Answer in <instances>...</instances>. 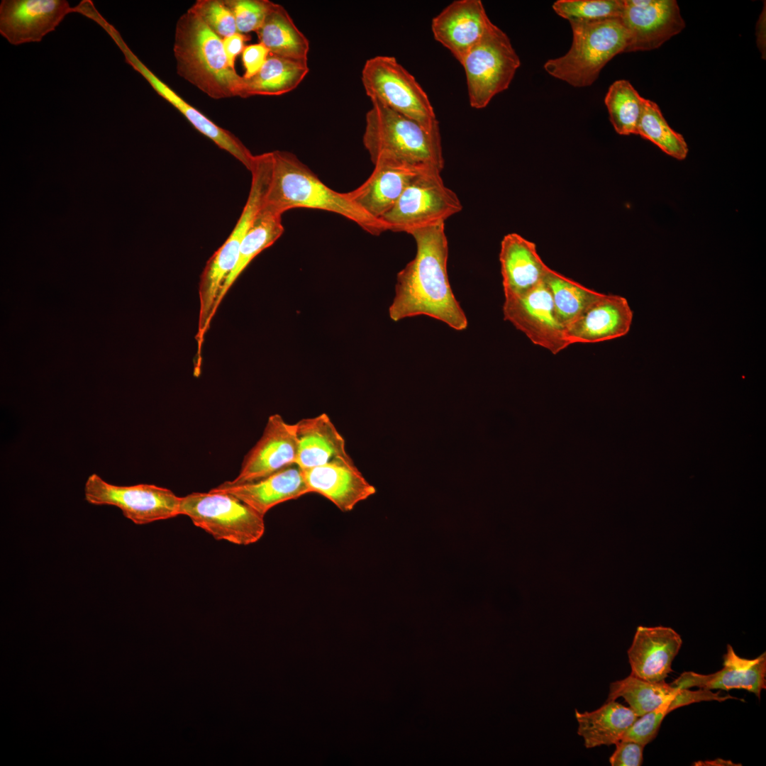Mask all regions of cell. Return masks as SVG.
Instances as JSON below:
<instances>
[{
    "label": "cell",
    "mask_w": 766,
    "mask_h": 766,
    "mask_svg": "<svg viewBox=\"0 0 766 766\" xmlns=\"http://www.w3.org/2000/svg\"><path fill=\"white\" fill-rule=\"evenodd\" d=\"M440 173L426 168L412 179L393 208L380 219L385 231L411 235L417 230L445 223L461 211L460 199L445 186Z\"/></svg>",
    "instance_id": "cell-8"
},
{
    "label": "cell",
    "mask_w": 766,
    "mask_h": 766,
    "mask_svg": "<svg viewBox=\"0 0 766 766\" xmlns=\"http://www.w3.org/2000/svg\"><path fill=\"white\" fill-rule=\"evenodd\" d=\"M256 33L271 55L307 60L309 41L282 5L273 3Z\"/></svg>",
    "instance_id": "cell-28"
},
{
    "label": "cell",
    "mask_w": 766,
    "mask_h": 766,
    "mask_svg": "<svg viewBox=\"0 0 766 766\" xmlns=\"http://www.w3.org/2000/svg\"><path fill=\"white\" fill-rule=\"evenodd\" d=\"M309 70L307 60L270 54L255 74L250 78L243 77L238 96L248 98L284 94L296 89Z\"/></svg>",
    "instance_id": "cell-27"
},
{
    "label": "cell",
    "mask_w": 766,
    "mask_h": 766,
    "mask_svg": "<svg viewBox=\"0 0 766 766\" xmlns=\"http://www.w3.org/2000/svg\"><path fill=\"white\" fill-rule=\"evenodd\" d=\"M609 757L611 766H640L643 762L645 746L634 741L621 740Z\"/></svg>",
    "instance_id": "cell-38"
},
{
    "label": "cell",
    "mask_w": 766,
    "mask_h": 766,
    "mask_svg": "<svg viewBox=\"0 0 766 766\" xmlns=\"http://www.w3.org/2000/svg\"><path fill=\"white\" fill-rule=\"evenodd\" d=\"M572 42L564 55L548 60L545 70L570 85L591 86L604 67L616 55L625 52L627 33L620 18L570 22Z\"/></svg>",
    "instance_id": "cell-5"
},
{
    "label": "cell",
    "mask_w": 766,
    "mask_h": 766,
    "mask_svg": "<svg viewBox=\"0 0 766 766\" xmlns=\"http://www.w3.org/2000/svg\"><path fill=\"white\" fill-rule=\"evenodd\" d=\"M464 68L470 104L486 107L494 96L507 89L521 65L506 33L493 23L460 62Z\"/></svg>",
    "instance_id": "cell-9"
},
{
    "label": "cell",
    "mask_w": 766,
    "mask_h": 766,
    "mask_svg": "<svg viewBox=\"0 0 766 766\" xmlns=\"http://www.w3.org/2000/svg\"><path fill=\"white\" fill-rule=\"evenodd\" d=\"M713 699L714 693L710 690L699 689L692 691L689 689H681L679 693L674 699L638 716L622 739L634 741L645 746L655 738L662 721L669 713L682 706L696 702L711 701Z\"/></svg>",
    "instance_id": "cell-33"
},
{
    "label": "cell",
    "mask_w": 766,
    "mask_h": 766,
    "mask_svg": "<svg viewBox=\"0 0 766 766\" xmlns=\"http://www.w3.org/2000/svg\"><path fill=\"white\" fill-rule=\"evenodd\" d=\"M681 688L665 681L651 682L631 675L611 682L606 701L622 697L638 716L650 712L674 699Z\"/></svg>",
    "instance_id": "cell-30"
},
{
    "label": "cell",
    "mask_w": 766,
    "mask_h": 766,
    "mask_svg": "<svg viewBox=\"0 0 766 766\" xmlns=\"http://www.w3.org/2000/svg\"><path fill=\"white\" fill-rule=\"evenodd\" d=\"M232 11L238 33L257 32L274 2L269 0H224Z\"/></svg>",
    "instance_id": "cell-37"
},
{
    "label": "cell",
    "mask_w": 766,
    "mask_h": 766,
    "mask_svg": "<svg viewBox=\"0 0 766 766\" xmlns=\"http://www.w3.org/2000/svg\"><path fill=\"white\" fill-rule=\"evenodd\" d=\"M553 9L569 22L619 18L623 0H558L554 2Z\"/></svg>",
    "instance_id": "cell-35"
},
{
    "label": "cell",
    "mask_w": 766,
    "mask_h": 766,
    "mask_svg": "<svg viewBox=\"0 0 766 766\" xmlns=\"http://www.w3.org/2000/svg\"><path fill=\"white\" fill-rule=\"evenodd\" d=\"M270 160L269 152L255 155L250 192L237 223L225 243L213 254L201 274L205 283L219 288L238 261L241 243L260 208L267 188Z\"/></svg>",
    "instance_id": "cell-15"
},
{
    "label": "cell",
    "mask_w": 766,
    "mask_h": 766,
    "mask_svg": "<svg viewBox=\"0 0 766 766\" xmlns=\"http://www.w3.org/2000/svg\"><path fill=\"white\" fill-rule=\"evenodd\" d=\"M633 316L626 298L603 294L565 328V336L570 345L621 338L629 332Z\"/></svg>",
    "instance_id": "cell-22"
},
{
    "label": "cell",
    "mask_w": 766,
    "mask_h": 766,
    "mask_svg": "<svg viewBox=\"0 0 766 766\" xmlns=\"http://www.w3.org/2000/svg\"><path fill=\"white\" fill-rule=\"evenodd\" d=\"M499 262L504 296L526 293L544 280L549 268L535 244L516 233L504 236Z\"/></svg>",
    "instance_id": "cell-24"
},
{
    "label": "cell",
    "mask_w": 766,
    "mask_h": 766,
    "mask_svg": "<svg viewBox=\"0 0 766 766\" xmlns=\"http://www.w3.org/2000/svg\"><path fill=\"white\" fill-rule=\"evenodd\" d=\"M361 79L371 101L417 121L429 131H440L427 94L394 57L377 55L367 60Z\"/></svg>",
    "instance_id": "cell-6"
},
{
    "label": "cell",
    "mask_w": 766,
    "mask_h": 766,
    "mask_svg": "<svg viewBox=\"0 0 766 766\" xmlns=\"http://www.w3.org/2000/svg\"><path fill=\"white\" fill-rule=\"evenodd\" d=\"M757 43L764 58L765 55V9L762 11L757 24Z\"/></svg>",
    "instance_id": "cell-41"
},
{
    "label": "cell",
    "mask_w": 766,
    "mask_h": 766,
    "mask_svg": "<svg viewBox=\"0 0 766 766\" xmlns=\"http://www.w3.org/2000/svg\"><path fill=\"white\" fill-rule=\"evenodd\" d=\"M104 30L123 52L126 62L140 73L160 96L175 107L199 133L212 140L219 148L228 152L250 171L255 155L234 134L216 125L157 77L133 53L113 25L107 23Z\"/></svg>",
    "instance_id": "cell-12"
},
{
    "label": "cell",
    "mask_w": 766,
    "mask_h": 766,
    "mask_svg": "<svg viewBox=\"0 0 766 766\" xmlns=\"http://www.w3.org/2000/svg\"><path fill=\"white\" fill-rule=\"evenodd\" d=\"M304 471L310 493H317L343 512L376 493L353 460L335 459Z\"/></svg>",
    "instance_id": "cell-21"
},
{
    "label": "cell",
    "mask_w": 766,
    "mask_h": 766,
    "mask_svg": "<svg viewBox=\"0 0 766 766\" xmlns=\"http://www.w3.org/2000/svg\"><path fill=\"white\" fill-rule=\"evenodd\" d=\"M544 282L550 292L556 316L565 328L603 295L550 268Z\"/></svg>",
    "instance_id": "cell-31"
},
{
    "label": "cell",
    "mask_w": 766,
    "mask_h": 766,
    "mask_svg": "<svg viewBox=\"0 0 766 766\" xmlns=\"http://www.w3.org/2000/svg\"><path fill=\"white\" fill-rule=\"evenodd\" d=\"M188 10L222 39L238 32L233 14L224 0H197Z\"/></svg>",
    "instance_id": "cell-36"
},
{
    "label": "cell",
    "mask_w": 766,
    "mask_h": 766,
    "mask_svg": "<svg viewBox=\"0 0 766 766\" xmlns=\"http://www.w3.org/2000/svg\"><path fill=\"white\" fill-rule=\"evenodd\" d=\"M295 424L298 444L296 464L303 470L335 459L352 460L344 438L326 413L302 418Z\"/></svg>",
    "instance_id": "cell-25"
},
{
    "label": "cell",
    "mask_w": 766,
    "mask_h": 766,
    "mask_svg": "<svg viewBox=\"0 0 766 766\" xmlns=\"http://www.w3.org/2000/svg\"><path fill=\"white\" fill-rule=\"evenodd\" d=\"M620 19L627 33L625 52L658 48L685 27L675 0H623Z\"/></svg>",
    "instance_id": "cell-13"
},
{
    "label": "cell",
    "mask_w": 766,
    "mask_h": 766,
    "mask_svg": "<svg viewBox=\"0 0 766 766\" xmlns=\"http://www.w3.org/2000/svg\"><path fill=\"white\" fill-rule=\"evenodd\" d=\"M723 660V667L716 672H684L671 684L681 689H745L760 698L762 690L766 689L765 652L754 659L743 658L728 644Z\"/></svg>",
    "instance_id": "cell-20"
},
{
    "label": "cell",
    "mask_w": 766,
    "mask_h": 766,
    "mask_svg": "<svg viewBox=\"0 0 766 766\" xmlns=\"http://www.w3.org/2000/svg\"><path fill=\"white\" fill-rule=\"evenodd\" d=\"M682 644L679 634L665 626H638L627 650L631 675L643 680L665 681Z\"/></svg>",
    "instance_id": "cell-19"
},
{
    "label": "cell",
    "mask_w": 766,
    "mask_h": 766,
    "mask_svg": "<svg viewBox=\"0 0 766 766\" xmlns=\"http://www.w3.org/2000/svg\"><path fill=\"white\" fill-rule=\"evenodd\" d=\"M372 104L365 115L362 143L373 164L387 161L442 172L445 161L440 131H429L378 102Z\"/></svg>",
    "instance_id": "cell-4"
},
{
    "label": "cell",
    "mask_w": 766,
    "mask_h": 766,
    "mask_svg": "<svg viewBox=\"0 0 766 766\" xmlns=\"http://www.w3.org/2000/svg\"><path fill=\"white\" fill-rule=\"evenodd\" d=\"M210 491L233 495L264 516L274 506L310 493L304 471L296 464L257 482L235 485L225 482Z\"/></svg>",
    "instance_id": "cell-23"
},
{
    "label": "cell",
    "mask_w": 766,
    "mask_h": 766,
    "mask_svg": "<svg viewBox=\"0 0 766 766\" xmlns=\"http://www.w3.org/2000/svg\"><path fill=\"white\" fill-rule=\"evenodd\" d=\"M694 765H716V766L717 765L718 766H720V765H740L734 764L733 762H732L730 760H723V759H721V758H717V759H716L714 760H709V761H704V762H701L700 761V762H694Z\"/></svg>",
    "instance_id": "cell-42"
},
{
    "label": "cell",
    "mask_w": 766,
    "mask_h": 766,
    "mask_svg": "<svg viewBox=\"0 0 766 766\" xmlns=\"http://www.w3.org/2000/svg\"><path fill=\"white\" fill-rule=\"evenodd\" d=\"M492 22L480 0H456L436 15L431 30L436 41L461 62Z\"/></svg>",
    "instance_id": "cell-18"
},
{
    "label": "cell",
    "mask_w": 766,
    "mask_h": 766,
    "mask_svg": "<svg viewBox=\"0 0 766 766\" xmlns=\"http://www.w3.org/2000/svg\"><path fill=\"white\" fill-rule=\"evenodd\" d=\"M270 55L269 50L261 43L250 44L242 52V62L245 69L243 78H250L264 65Z\"/></svg>",
    "instance_id": "cell-39"
},
{
    "label": "cell",
    "mask_w": 766,
    "mask_h": 766,
    "mask_svg": "<svg viewBox=\"0 0 766 766\" xmlns=\"http://www.w3.org/2000/svg\"><path fill=\"white\" fill-rule=\"evenodd\" d=\"M411 235L416 242V253L397 274L395 296L389 309L391 319L399 321L425 315L454 330H465L468 321L448 279L445 223L419 229Z\"/></svg>",
    "instance_id": "cell-1"
},
{
    "label": "cell",
    "mask_w": 766,
    "mask_h": 766,
    "mask_svg": "<svg viewBox=\"0 0 766 766\" xmlns=\"http://www.w3.org/2000/svg\"><path fill=\"white\" fill-rule=\"evenodd\" d=\"M636 135L677 160H684L687 155L689 149L684 137L669 126L658 105L650 99H643Z\"/></svg>",
    "instance_id": "cell-32"
},
{
    "label": "cell",
    "mask_w": 766,
    "mask_h": 766,
    "mask_svg": "<svg viewBox=\"0 0 766 766\" xmlns=\"http://www.w3.org/2000/svg\"><path fill=\"white\" fill-rule=\"evenodd\" d=\"M250 40V36L247 34L235 33V34L222 39L223 49L228 60L229 66L235 69V62L237 57L242 54L245 43Z\"/></svg>",
    "instance_id": "cell-40"
},
{
    "label": "cell",
    "mask_w": 766,
    "mask_h": 766,
    "mask_svg": "<svg viewBox=\"0 0 766 766\" xmlns=\"http://www.w3.org/2000/svg\"><path fill=\"white\" fill-rule=\"evenodd\" d=\"M643 99L628 80L615 81L609 87L604 103L617 133L636 135Z\"/></svg>",
    "instance_id": "cell-34"
},
{
    "label": "cell",
    "mask_w": 766,
    "mask_h": 766,
    "mask_svg": "<svg viewBox=\"0 0 766 766\" xmlns=\"http://www.w3.org/2000/svg\"><path fill=\"white\" fill-rule=\"evenodd\" d=\"M173 52L177 74L210 98L238 96L243 77L229 66L222 38L189 10L177 20Z\"/></svg>",
    "instance_id": "cell-3"
},
{
    "label": "cell",
    "mask_w": 766,
    "mask_h": 766,
    "mask_svg": "<svg viewBox=\"0 0 766 766\" xmlns=\"http://www.w3.org/2000/svg\"><path fill=\"white\" fill-rule=\"evenodd\" d=\"M282 214L262 204L256 213L240 247L238 261L226 279L216 306L240 273L263 250L272 245L284 233Z\"/></svg>",
    "instance_id": "cell-29"
},
{
    "label": "cell",
    "mask_w": 766,
    "mask_h": 766,
    "mask_svg": "<svg viewBox=\"0 0 766 766\" xmlns=\"http://www.w3.org/2000/svg\"><path fill=\"white\" fill-rule=\"evenodd\" d=\"M374 165L367 180L347 194L382 233L385 231L380 219L393 208L412 179L429 167L387 161H379Z\"/></svg>",
    "instance_id": "cell-17"
},
{
    "label": "cell",
    "mask_w": 766,
    "mask_h": 766,
    "mask_svg": "<svg viewBox=\"0 0 766 766\" xmlns=\"http://www.w3.org/2000/svg\"><path fill=\"white\" fill-rule=\"evenodd\" d=\"M270 169L263 204L283 214L297 208L319 209L340 215L366 232L379 235L378 227L352 201L346 193L325 184L293 153L270 152Z\"/></svg>",
    "instance_id": "cell-2"
},
{
    "label": "cell",
    "mask_w": 766,
    "mask_h": 766,
    "mask_svg": "<svg viewBox=\"0 0 766 766\" xmlns=\"http://www.w3.org/2000/svg\"><path fill=\"white\" fill-rule=\"evenodd\" d=\"M296 424L287 423L278 413L269 416L263 433L245 455L237 477L228 484L257 482L296 464Z\"/></svg>",
    "instance_id": "cell-14"
},
{
    "label": "cell",
    "mask_w": 766,
    "mask_h": 766,
    "mask_svg": "<svg viewBox=\"0 0 766 766\" xmlns=\"http://www.w3.org/2000/svg\"><path fill=\"white\" fill-rule=\"evenodd\" d=\"M504 319L535 345L556 355L570 345L557 319L550 292L544 280L520 295L504 296Z\"/></svg>",
    "instance_id": "cell-11"
},
{
    "label": "cell",
    "mask_w": 766,
    "mask_h": 766,
    "mask_svg": "<svg viewBox=\"0 0 766 766\" xmlns=\"http://www.w3.org/2000/svg\"><path fill=\"white\" fill-rule=\"evenodd\" d=\"M70 13L66 0H2L0 33L13 45L38 43Z\"/></svg>",
    "instance_id": "cell-16"
},
{
    "label": "cell",
    "mask_w": 766,
    "mask_h": 766,
    "mask_svg": "<svg viewBox=\"0 0 766 766\" xmlns=\"http://www.w3.org/2000/svg\"><path fill=\"white\" fill-rule=\"evenodd\" d=\"M84 498L90 504L118 507L126 518L136 525L179 515L181 497L169 489L150 484L114 485L94 473L86 481Z\"/></svg>",
    "instance_id": "cell-10"
},
{
    "label": "cell",
    "mask_w": 766,
    "mask_h": 766,
    "mask_svg": "<svg viewBox=\"0 0 766 766\" xmlns=\"http://www.w3.org/2000/svg\"><path fill=\"white\" fill-rule=\"evenodd\" d=\"M578 723L577 734L584 740L586 748L615 745L638 718L629 707L616 701H605L592 711L575 709Z\"/></svg>",
    "instance_id": "cell-26"
},
{
    "label": "cell",
    "mask_w": 766,
    "mask_h": 766,
    "mask_svg": "<svg viewBox=\"0 0 766 766\" xmlns=\"http://www.w3.org/2000/svg\"><path fill=\"white\" fill-rule=\"evenodd\" d=\"M179 515L215 539L239 545L257 542L265 531V516L227 493L193 492L181 497Z\"/></svg>",
    "instance_id": "cell-7"
}]
</instances>
